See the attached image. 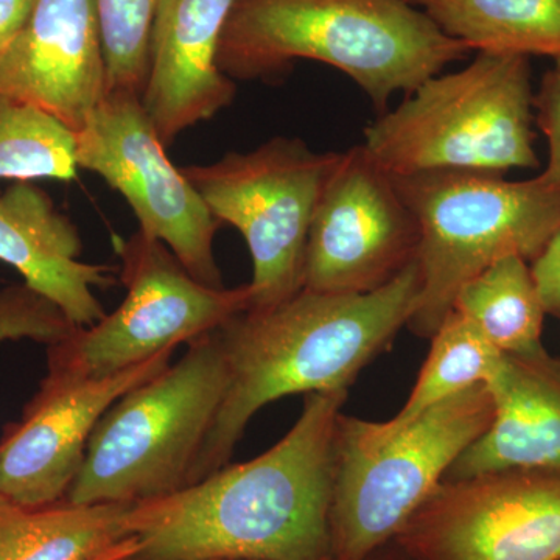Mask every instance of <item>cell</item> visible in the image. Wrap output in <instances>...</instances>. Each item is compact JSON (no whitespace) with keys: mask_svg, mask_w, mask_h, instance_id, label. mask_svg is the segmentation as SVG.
Wrapping results in <instances>:
<instances>
[{"mask_svg":"<svg viewBox=\"0 0 560 560\" xmlns=\"http://www.w3.org/2000/svg\"><path fill=\"white\" fill-rule=\"evenodd\" d=\"M445 35L488 54L560 58V0H408Z\"/></svg>","mask_w":560,"mask_h":560,"instance_id":"obj_19","label":"cell"},{"mask_svg":"<svg viewBox=\"0 0 560 560\" xmlns=\"http://www.w3.org/2000/svg\"><path fill=\"white\" fill-rule=\"evenodd\" d=\"M79 168L72 128L38 106L0 94V179L72 180Z\"/></svg>","mask_w":560,"mask_h":560,"instance_id":"obj_22","label":"cell"},{"mask_svg":"<svg viewBox=\"0 0 560 560\" xmlns=\"http://www.w3.org/2000/svg\"><path fill=\"white\" fill-rule=\"evenodd\" d=\"M80 232L32 180L0 194V261L25 285L57 305L75 327H90L106 311L95 289L116 285V267L81 261Z\"/></svg>","mask_w":560,"mask_h":560,"instance_id":"obj_16","label":"cell"},{"mask_svg":"<svg viewBox=\"0 0 560 560\" xmlns=\"http://www.w3.org/2000/svg\"><path fill=\"white\" fill-rule=\"evenodd\" d=\"M418 259L382 289L329 294L302 289L265 311H246L219 329L230 386L190 485L228 466L257 411L291 394L348 389L418 307ZM189 485V486H190Z\"/></svg>","mask_w":560,"mask_h":560,"instance_id":"obj_2","label":"cell"},{"mask_svg":"<svg viewBox=\"0 0 560 560\" xmlns=\"http://www.w3.org/2000/svg\"><path fill=\"white\" fill-rule=\"evenodd\" d=\"M453 311L466 316L501 353L541 348L547 315L529 261L506 256L471 278Z\"/></svg>","mask_w":560,"mask_h":560,"instance_id":"obj_20","label":"cell"},{"mask_svg":"<svg viewBox=\"0 0 560 560\" xmlns=\"http://www.w3.org/2000/svg\"><path fill=\"white\" fill-rule=\"evenodd\" d=\"M135 504L0 503V560H92L131 537Z\"/></svg>","mask_w":560,"mask_h":560,"instance_id":"obj_18","label":"cell"},{"mask_svg":"<svg viewBox=\"0 0 560 560\" xmlns=\"http://www.w3.org/2000/svg\"><path fill=\"white\" fill-rule=\"evenodd\" d=\"M77 329L57 305L24 282L0 290V342L33 340L50 346Z\"/></svg>","mask_w":560,"mask_h":560,"instance_id":"obj_24","label":"cell"},{"mask_svg":"<svg viewBox=\"0 0 560 560\" xmlns=\"http://www.w3.org/2000/svg\"><path fill=\"white\" fill-rule=\"evenodd\" d=\"M486 385L495 410L492 423L460 453L444 481L501 470L560 469V355L544 346L503 353Z\"/></svg>","mask_w":560,"mask_h":560,"instance_id":"obj_17","label":"cell"},{"mask_svg":"<svg viewBox=\"0 0 560 560\" xmlns=\"http://www.w3.org/2000/svg\"><path fill=\"white\" fill-rule=\"evenodd\" d=\"M175 349L103 378L47 374L0 440V503L40 508L66 499L98 420L128 390L171 364Z\"/></svg>","mask_w":560,"mask_h":560,"instance_id":"obj_13","label":"cell"},{"mask_svg":"<svg viewBox=\"0 0 560 560\" xmlns=\"http://www.w3.org/2000/svg\"><path fill=\"white\" fill-rule=\"evenodd\" d=\"M534 121L548 147L547 165L536 178L560 189V58L544 73L539 90L534 92Z\"/></svg>","mask_w":560,"mask_h":560,"instance_id":"obj_25","label":"cell"},{"mask_svg":"<svg viewBox=\"0 0 560 560\" xmlns=\"http://www.w3.org/2000/svg\"><path fill=\"white\" fill-rule=\"evenodd\" d=\"M501 359L503 353L474 323L452 311L431 337L429 359L404 408L386 422L364 420V427L374 436H389L442 401L471 386L488 383Z\"/></svg>","mask_w":560,"mask_h":560,"instance_id":"obj_21","label":"cell"},{"mask_svg":"<svg viewBox=\"0 0 560 560\" xmlns=\"http://www.w3.org/2000/svg\"><path fill=\"white\" fill-rule=\"evenodd\" d=\"M364 560H416L411 555H408L404 548L397 544L396 540H390L388 544L383 545L374 552H371Z\"/></svg>","mask_w":560,"mask_h":560,"instance_id":"obj_29","label":"cell"},{"mask_svg":"<svg viewBox=\"0 0 560 560\" xmlns=\"http://www.w3.org/2000/svg\"><path fill=\"white\" fill-rule=\"evenodd\" d=\"M534 92L528 57L477 51L381 114L361 145L393 176L537 168Z\"/></svg>","mask_w":560,"mask_h":560,"instance_id":"obj_4","label":"cell"},{"mask_svg":"<svg viewBox=\"0 0 560 560\" xmlns=\"http://www.w3.org/2000/svg\"><path fill=\"white\" fill-rule=\"evenodd\" d=\"M415 213L393 176L363 145L341 153L313 217L305 250L304 289L364 294L396 279L418 259Z\"/></svg>","mask_w":560,"mask_h":560,"instance_id":"obj_12","label":"cell"},{"mask_svg":"<svg viewBox=\"0 0 560 560\" xmlns=\"http://www.w3.org/2000/svg\"><path fill=\"white\" fill-rule=\"evenodd\" d=\"M140 545L138 537L131 536L124 541H120L116 547L110 548V550L103 552V555L97 556V558L92 560H128L136 558L139 555Z\"/></svg>","mask_w":560,"mask_h":560,"instance_id":"obj_28","label":"cell"},{"mask_svg":"<svg viewBox=\"0 0 560 560\" xmlns=\"http://www.w3.org/2000/svg\"><path fill=\"white\" fill-rule=\"evenodd\" d=\"M393 179L419 224L422 290L408 320L418 337L431 340L471 278L506 256L533 264L560 232V189L537 178L434 171Z\"/></svg>","mask_w":560,"mask_h":560,"instance_id":"obj_6","label":"cell"},{"mask_svg":"<svg viewBox=\"0 0 560 560\" xmlns=\"http://www.w3.org/2000/svg\"><path fill=\"white\" fill-rule=\"evenodd\" d=\"M341 153L300 138H272L248 153L183 168L210 213L241 232L253 259L249 311L282 304L304 289L313 217Z\"/></svg>","mask_w":560,"mask_h":560,"instance_id":"obj_8","label":"cell"},{"mask_svg":"<svg viewBox=\"0 0 560 560\" xmlns=\"http://www.w3.org/2000/svg\"><path fill=\"white\" fill-rule=\"evenodd\" d=\"M127 296L94 326L47 346V374L103 378L190 345L249 311V283L226 289L195 279L164 243L142 231L117 242Z\"/></svg>","mask_w":560,"mask_h":560,"instance_id":"obj_9","label":"cell"},{"mask_svg":"<svg viewBox=\"0 0 560 560\" xmlns=\"http://www.w3.org/2000/svg\"><path fill=\"white\" fill-rule=\"evenodd\" d=\"M178 363L128 390L103 415L65 500L162 499L187 488L230 386L219 330L191 341Z\"/></svg>","mask_w":560,"mask_h":560,"instance_id":"obj_5","label":"cell"},{"mask_svg":"<svg viewBox=\"0 0 560 560\" xmlns=\"http://www.w3.org/2000/svg\"><path fill=\"white\" fill-rule=\"evenodd\" d=\"M130 560H139V559H138V558H132V559H130Z\"/></svg>","mask_w":560,"mask_h":560,"instance_id":"obj_30","label":"cell"},{"mask_svg":"<svg viewBox=\"0 0 560 560\" xmlns=\"http://www.w3.org/2000/svg\"><path fill=\"white\" fill-rule=\"evenodd\" d=\"M470 47L408 0H235L219 49L224 75L272 79L291 62H324L355 81L378 116Z\"/></svg>","mask_w":560,"mask_h":560,"instance_id":"obj_3","label":"cell"},{"mask_svg":"<svg viewBox=\"0 0 560 560\" xmlns=\"http://www.w3.org/2000/svg\"><path fill=\"white\" fill-rule=\"evenodd\" d=\"M547 315L560 319V232L547 249L530 264Z\"/></svg>","mask_w":560,"mask_h":560,"instance_id":"obj_26","label":"cell"},{"mask_svg":"<svg viewBox=\"0 0 560 560\" xmlns=\"http://www.w3.org/2000/svg\"><path fill=\"white\" fill-rule=\"evenodd\" d=\"M162 0H94L106 65V92L142 97L150 39Z\"/></svg>","mask_w":560,"mask_h":560,"instance_id":"obj_23","label":"cell"},{"mask_svg":"<svg viewBox=\"0 0 560 560\" xmlns=\"http://www.w3.org/2000/svg\"><path fill=\"white\" fill-rule=\"evenodd\" d=\"M348 389L307 394L270 451L135 504L139 560H334L335 436Z\"/></svg>","mask_w":560,"mask_h":560,"instance_id":"obj_1","label":"cell"},{"mask_svg":"<svg viewBox=\"0 0 560 560\" xmlns=\"http://www.w3.org/2000/svg\"><path fill=\"white\" fill-rule=\"evenodd\" d=\"M235 0H162L150 39L142 101L165 147L234 101L219 66L224 25Z\"/></svg>","mask_w":560,"mask_h":560,"instance_id":"obj_15","label":"cell"},{"mask_svg":"<svg viewBox=\"0 0 560 560\" xmlns=\"http://www.w3.org/2000/svg\"><path fill=\"white\" fill-rule=\"evenodd\" d=\"M0 94L79 131L106 94L94 0H35L24 28L0 54Z\"/></svg>","mask_w":560,"mask_h":560,"instance_id":"obj_14","label":"cell"},{"mask_svg":"<svg viewBox=\"0 0 560 560\" xmlns=\"http://www.w3.org/2000/svg\"><path fill=\"white\" fill-rule=\"evenodd\" d=\"M139 95L106 92L77 131L79 167L124 195L139 231L172 250L205 285H223L213 241L220 221L165 153Z\"/></svg>","mask_w":560,"mask_h":560,"instance_id":"obj_10","label":"cell"},{"mask_svg":"<svg viewBox=\"0 0 560 560\" xmlns=\"http://www.w3.org/2000/svg\"><path fill=\"white\" fill-rule=\"evenodd\" d=\"M486 383L456 394L389 436L340 416L330 504L331 559L364 560L396 539L460 453L489 429Z\"/></svg>","mask_w":560,"mask_h":560,"instance_id":"obj_7","label":"cell"},{"mask_svg":"<svg viewBox=\"0 0 560 560\" xmlns=\"http://www.w3.org/2000/svg\"><path fill=\"white\" fill-rule=\"evenodd\" d=\"M394 540L416 560H560V469L442 481Z\"/></svg>","mask_w":560,"mask_h":560,"instance_id":"obj_11","label":"cell"},{"mask_svg":"<svg viewBox=\"0 0 560 560\" xmlns=\"http://www.w3.org/2000/svg\"><path fill=\"white\" fill-rule=\"evenodd\" d=\"M33 5L35 0H0V54L20 35Z\"/></svg>","mask_w":560,"mask_h":560,"instance_id":"obj_27","label":"cell"}]
</instances>
